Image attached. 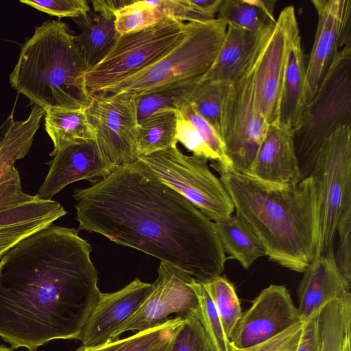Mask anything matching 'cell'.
I'll return each instance as SVG.
<instances>
[{"mask_svg": "<svg viewBox=\"0 0 351 351\" xmlns=\"http://www.w3.org/2000/svg\"><path fill=\"white\" fill-rule=\"evenodd\" d=\"M91 182L73 193L78 231L141 251L199 282L223 271L226 257L213 221L141 160Z\"/></svg>", "mask_w": 351, "mask_h": 351, "instance_id": "6da1fadb", "label": "cell"}, {"mask_svg": "<svg viewBox=\"0 0 351 351\" xmlns=\"http://www.w3.org/2000/svg\"><path fill=\"white\" fill-rule=\"evenodd\" d=\"M91 246L56 225L25 239L0 260V337L12 348L80 339L100 294Z\"/></svg>", "mask_w": 351, "mask_h": 351, "instance_id": "7a4b0ae2", "label": "cell"}, {"mask_svg": "<svg viewBox=\"0 0 351 351\" xmlns=\"http://www.w3.org/2000/svg\"><path fill=\"white\" fill-rule=\"evenodd\" d=\"M219 173L236 215L260 239L266 256L303 273L316 251V194L311 176L296 184L278 186L234 171Z\"/></svg>", "mask_w": 351, "mask_h": 351, "instance_id": "3957f363", "label": "cell"}, {"mask_svg": "<svg viewBox=\"0 0 351 351\" xmlns=\"http://www.w3.org/2000/svg\"><path fill=\"white\" fill-rule=\"evenodd\" d=\"M86 71L68 25L48 20L36 26L22 46L10 83L45 111L86 108L93 97L86 87Z\"/></svg>", "mask_w": 351, "mask_h": 351, "instance_id": "277c9868", "label": "cell"}, {"mask_svg": "<svg viewBox=\"0 0 351 351\" xmlns=\"http://www.w3.org/2000/svg\"><path fill=\"white\" fill-rule=\"evenodd\" d=\"M181 42L158 61L96 93L138 98L171 87L199 81L214 62L227 23L217 18L187 22Z\"/></svg>", "mask_w": 351, "mask_h": 351, "instance_id": "5b68a950", "label": "cell"}, {"mask_svg": "<svg viewBox=\"0 0 351 351\" xmlns=\"http://www.w3.org/2000/svg\"><path fill=\"white\" fill-rule=\"evenodd\" d=\"M351 125V45L343 48L293 130L304 178L313 169L323 145L339 128Z\"/></svg>", "mask_w": 351, "mask_h": 351, "instance_id": "8992f818", "label": "cell"}, {"mask_svg": "<svg viewBox=\"0 0 351 351\" xmlns=\"http://www.w3.org/2000/svg\"><path fill=\"white\" fill-rule=\"evenodd\" d=\"M316 194L315 256L335 254V237L344 210L351 205V125L332 133L319 150L313 171Z\"/></svg>", "mask_w": 351, "mask_h": 351, "instance_id": "52a82bcc", "label": "cell"}, {"mask_svg": "<svg viewBox=\"0 0 351 351\" xmlns=\"http://www.w3.org/2000/svg\"><path fill=\"white\" fill-rule=\"evenodd\" d=\"M186 23L165 17L154 25L119 36L108 53L86 71V84L93 95L152 65L183 39Z\"/></svg>", "mask_w": 351, "mask_h": 351, "instance_id": "ba28073f", "label": "cell"}, {"mask_svg": "<svg viewBox=\"0 0 351 351\" xmlns=\"http://www.w3.org/2000/svg\"><path fill=\"white\" fill-rule=\"evenodd\" d=\"M138 159L213 222L228 218L234 211L228 192L210 170L207 159L185 155L177 146Z\"/></svg>", "mask_w": 351, "mask_h": 351, "instance_id": "9c48e42d", "label": "cell"}, {"mask_svg": "<svg viewBox=\"0 0 351 351\" xmlns=\"http://www.w3.org/2000/svg\"><path fill=\"white\" fill-rule=\"evenodd\" d=\"M253 66L254 63L241 79L232 84L225 104L221 133L233 171L245 175L269 128L256 101Z\"/></svg>", "mask_w": 351, "mask_h": 351, "instance_id": "30bf717a", "label": "cell"}, {"mask_svg": "<svg viewBox=\"0 0 351 351\" xmlns=\"http://www.w3.org/2000/svg\"><path fill=\"white\" fill-rule=\"evenodd\" d=\"M86 111L100 149L114 167L138 159L137 98L95 94Z\"/></svg>", "mask_w": 351, "mask_h": 351, "instance_id": "8fae6325", "label": "cell"}, {"mask_svg": "<svg viewBox=\"0 0 351 351\" xmlns=\"http://www.w3.org/2000/svg\"><path fill=\"white\" fill-rule=\"evenodd\" d=\"M193 278L181 269L160 262L158 277L151 291L137 311L112 335L115 340L127 331H143L161 325L173 314L184 317L195 314L197 295L190 286Z\"/></svg>", "mask_w": 351, "mask_h": 351, "instance_id": "7c38bea8", "label": "cell"}, {"mask_svg": "<svg viewBox=\"0 0 351 351\" xmlns=\"http://www.w3.org/2000/svg\"><path fill=\"white\" fill-rule=\"evenodd\" d=\"M298 29L294 7L280 12L263 41L254 62L256 101L269 125L277 124L281 85L287 51L294 32Z\"/></svg>", "mask_w": 351, "mask_h": 351, "instance_id": "4fadbf2b", "label": "cell"}, {"mask_svg": "<svg viewBox=\"0 0 351 351\" xmlns=\"http://www.w3.org/2000/svg\"><path fill=\"white\" fill-rule=\"evenodd\" d=\"M311 2L318 20L314 43L306 66V104L317 93L339 51L351 45V0Z\"/></svg>", "mask_w": 351, "mask_h": 351, "instance_id": "5bb4252c", "label": "cell"}, {"mask_svg": "<svg viewBox=\"0 0 351 351\" xmlns=\"http://www.w3.org/2000/svg\"><path fill=\"white\" fill-rule=\"evenodd\" d=\"M302 322L285 286L270 285L242 314L228 341L231 348L242 350L267 340Z\"/></svg>", "mask_w": 351, "mask_h": 351, "instance_id": "9a60e30c", "label": "cell"}, {"mask_svg": "<svg viewBox=\"0 0 351 351\" xmlns=\"http://www.w3.org/2000/svg\"><path fill=\"white\" fill-rule=\"evenodd\" d=\"M152 284L136 278L112 293H100L81 334L82 346L95 347L110 341L112 335L141 306Z\"/></svg>", "mask_w": 351, "mask_h": 351, "instance_id": "2e32d148", "label": "cell"}, {"mask_svg": "<svg viewBox=\"0 0 351 351\" xmlns=\"http://www.w3.org/2000/svg\"><path fill=\"white\" fill-rule=\"evenodd\" d=\"M48 173L36 197L51 198L67 185L82 180L91 182L108 176L114 166L104 156L96 141L69 146L47 163Z\"/></svg>", "mask_w": 351, "mask_h": 351, "instance_id": "e0dca14e", "label": "cell"}, {"mask_svg": "<svg viewBox=\"0 0 351 351\" xmlns=\"http://www.w3.org/2000/svg\"><path fill=\"white\" fill-rule=\"evenodd\" d=\"M44 114L45 110L34 104L25 120L14 121L0 145V209L36 197L23 191L14 164L27 154Z\"/></svg>", "mask_w": 351, "mask_h": 351, "instance_id": "ac0fdd59", "label": "cell"}, {"mask_svg": "<svg viewBox=\"0 0 351 351\" xmlns=\"http://www.w3.org/2000/svg\"><path fill=\"white\" fill-rule=\"evenodd\" d=\"M247 176L272 185L301 182L304 178L296 156L293 130L278 124L269 125Z\"/></svg>", "mask_w": 351, "mask_h": 351, "instance_id": "d6986e66", "label": "cell"}, {"mask_svg": "<svg viewBox=\"0 0 351 351\" xmlns=\"http://www.w3.org/2000/svg\"><path fill=\"white\" fill-rule=\"evenodd\" d=\"M297 292L302 322L317 313L327 303L350 293V283L340 271L335 254L314 257L306 267Z\"/></svg>", "mask_w": 351, "mask_h": 351, "instance_id": "ffe728a7", "label": "cell"}, {"mask_svg": "<svg viewBox=\"0 0 351 351\" xmlns=\"http://www.w3.org/2000/svg\"><path fill=\"white\" fill-rule=\"evenodd\" d=\"M66 213L60 203L36 197L0 209V260L17 244L50 226Z\"/></svg>", "mask_w": 351, "mask_h": 351, "instance_id": "44dd1931", "label": "cell"}, {"mask_svg": "<svg viewBox=\"0 0 351 351\" xmlns=\"http://www.w3.org/2000/svg\"><path fill=\"white\" fill-rule=\"evenodd\" d=\"M270 31L256 33L235 24H227L218 54L199 81H222L232 84L239 81L253 64Z\"/></svg>", "mask_w": 351, "mask_h": 351, "instance_id": "7402d4cb", "label": "cell"}, {"mask_svg": "<svg viewBox=\"0 0 351 351\" xmlns=\"http://www.w3.org/2000/svg\"><path fill=\"white\" fill-rule=\"evenodd\" d=\"M304 54L299 28L290 40L281 85L277 124L294 130L306 107Z\"/></svg>", "mask_w": 351, "mask_h": 351, "instance_id": "603a6c76", "label": "cell"}, {"mask_svg": "<svg viewBox=\"0 0 351 351\" xmlns=\"http://www.w3.org/2000/svg\"><path fill=\"white\" fill-rule=\"evenodd\" d=\"M45 128L53 145L50 154L73 145L86 143L96 138V132L89 121L86 108H56L45 111Z\"/></svg>", "mask_w": 351, "mask_h": 351, "instance_id": "cb8c5ba5", "label": "cell"}, {"mask_svg": "<svg viewBox=\"0 0 351 351\" xmlns=\"http://www.w3.org/2000/svg\"><path fill=\"white\" fill-rule=\"evenodd\" d=\"M214 228L227 259H234L248 269L255 261L266 256L260 239L250 226L237 215L214 221Z\"/></svg>", "mask_w": 351, "mask_h": 351, "instance_id": "d4e9b609", "label": "cell"}, {"mask_svg": "<svg viewBox=\"0 0 351 351\" xmlns=\"http://www.w3.org/2000/svg\"><path fill=\"white\" fill-rule=\"evenodd\" d=\"M73 21L82 29L75 41L88 71L105 57L118 38L114 20L90 10Z\"/></svg>", "mask_w": 351, "mask_h": 351, "instance_id": "484cf974", "label": "cell"}, {"mask_svg": "<svg viewBox=\"0 0 351 351\" xmlns=\"http://www.w3.org/2000/svg\"><path fill=\"white\" fill-rule=\"evenodd\" d=\"M275 4L276 1L270 0H223L217 18L227 24H235L256 33H265L276 23Z\"/></svg>", "mask_w": 351, "mask_h": 351, "instance_id": "4316f807", "label": "cell"}, {"mask_svg": "<svg viewBox=\"0 0 351 351\" xmlns=\"http://www.w3.org/2000/svg\"><path fill=\"white\" fill-rule=\"evenodd\" d=\"M319 351H342L351 329V294L324 305L317 315Z\"/></svg>", "mask_w": 351, "mask_h": 351, "instance_id": "83f0119b", "label": "cell"}, {"mask_svg": "<svg viewBox=\"0 0 351 351\" xmlns=\"http://www.w3.org/2000/svg\"><path fill=\"white\" fill-rule=\"evenodd\" d=\"M177 110H163L138 122L136 153L138 158L176 147Z\"/></svg>", "mask_w": 351, "mask_h": 351, "instance_id": "f1b7e54d", "label": "cell"}, {"mask_svg": "<svg viewBox=\"0 0 351 351\" xmlns=\"http://www.w3.org/2000/svg\"><path fill=\"white\" fill-rule=\"evenodd\" d=\"M182 319L181 316L172 317L161 325L124 339H117L92 348L81 346L77 351H163Z\"/></svg>", "mask_w": 351, "mask_h": 351, "instance_id": "f546056e", "label": "cell"}, {"mask_svg": "<svg viewBox=\"0 0 351 351\" xmlns=\"http://www.w3.org/2000/svg\"><path fill=\"white\" fill-rule=\"evenodd\" d=\"M232 84L222 81H199L191 99V103L221 137L225 104Z\"/></svg>", "mask_w": 351, "mask_h": 351, "instance_id": "4dcf8cb0", "label": "cell"}, {"mask_svg": "<svg viewBox=\"0 0 351 351\" xmlns=\"http://www.w3.org/2000/svg\"><path fill=\"white\" fill-rule=\"evenodd\" d=\"M204 283L228 339L243 314L234 287L226 278L221 276H217Z\"/></svg>", "mask_w": 351, "mask_h": 351, "instance_id": "1f68e13d", "label": "cell"}, {"mask_svg": "<svg viewBox=\"0 0 351 351\" xmlns=\"http://www.w3.org/2000/svg\"><path fill=\"white\" fill-rule=\"evenodd\" d=\"M199 81L146 94L137 98L138 122L163 110H179L191 102L193 90Z\"/></svg>", "mask_w": 351, "mask_h": 351, "instance_id": "d6a6232c", "label": "cell"}, {"mask_svg": "<svg viewBox=\"0 0 351 351\" xmlns=\"http://www.w3.org/2000/svg\"><path fill=\"white\" fill-rule=\"evenodd\" d=\"M190 286L198 300L195 315L200 321L217 351H230L231 346L226 335L219 314L204 282L193 279Z\"/></svg>", "mask_w": 351, "mask_h": 351, "instance_id": "836d02e7", "label": "cell"}, {"mask_svg": "<svg viewBox=\"0 0 351 351\" xmlns=\"http://www.w3.org/2000/svg\"><path fill=\"white\" fill-rule=\"evenodd\" d=\"M156 1H135L114 13L119 36L146 29L165 18L156 7Z\"/></svg>", "mask_w": 351, "mask_h": 351, "instance_id": "e575fe53", "label": "cell"}, {"mask_svg": "<svg viewBox=\"0 0 351 351\" xmlns=\"http://www.w3.org/2000/svg\"><path fill=\"white\" fill-rule=\"evenodd\" d=\"M167 351H217L195 314L184 316L169 343Z\"/></svg>", "mask_w": 351, "mask_h": 351, "instance_id": "d590c367", "label": "cell"}, {"mask_svg": "<svg viewBox=\"0 0 351 351\" xmlns=\"http://www.w3.org/2000/svg\"><path fill=\"white\" fill-rule=\"evenodd\" d=\"M179 111L194 125L204 142L214 153L217 162H213L211 166L218 172L233 171L232 164L228 159L224 143L217 130L197 111L191 102L185 104Z\"/></svg>", "mask_w": 351, "mask_h": 351, "instance_id": "8d00e7d4", "label": "cell"}, {"mask_svg": "<svg viewBox=\"0 0 351 351\" xmlns=\"http://www.w3.org/2000/svg\"><path fill=\"white\" fill-rule=\"evenodd\" d=\"M176 138L193 155L217 162V158L194 125L177 110Z\"/></svg>", "mask_w": 351, "mask_h": 351, "instance_id": "74e56055", "label": "cell"}, {"mask_svg": "<svg viewBox=\"0 0 351 351\" xmlns=\"http://www.w3.org/2000/svg\"><path fill=\"white\" fill-rule=\"evenodd\" d=\"M20 2L59 19H76L90 10L85 0H21Z\"/></svg>", "mask_w": 351, "mask_h": 351, "instance_id": "f35d334b", "label": "cell"}, {"mask_svg": "<svg viewBox=\"0 0 351 351\" xmlns=\"http://www.w3.org/2000/svg\"><path fill=\"white\" fill-rule=\"evenodd\" d=\"M337 232L339 241L335 259L341 274L351 283V205L342 213Z\"/></svg>", "mask_w": 351, "mask_h": 351, "instance_id": "ab89813d", "label": "cell"}, {"mask_svg": "<svg viewBox=\"0 0 351 351\" xmlns=\"http://www.w3.org/2000/svg\"><path fill=\"white\" fill-rule=\"evenodd\" d=\"M302 326L303 322H298L265 341L242 350L231 348L230 351H295Z\"/></svg>", "mask_w": 351, "mask_h": 351, "instance_id": "60d3db41", "label": "cell"}, {"mask_svg": "<svg viewBox=\"0 0 351 351\" xmlns=\"http://www.w3.org/2000/svg\"><path fill=\"white\" fill-rule=\"evenodd\" d=\"M317 313L303 322L301 336L295 351H319Z\"/></svg>", "mask_w": 351, "mask_h": 351, "instance_id": "b9f144b4", "label": "cell"}, {"mask_svg": "<svg viewBox=\"0 0 351 351\" xmlns=\"http://www.w3.org/2000/svg\"><path fill=\"white\" fill-rule=\"evenodd\" d=\"M135 0H94L91 1L95 13L108 19H115L114 13L132 4Z\"/></svg>", "mask_w": 351, "mask_h": 351, "instance_id": "7bdbcfd3", "label": "cell"}, {"mask_svg": "<svg viewBox=\"0 0 351 351\" xmlns=\"http://www.w3.org/2000/svg\"><path fill=\"white\" fill-rule=\"evenodd\" d=\"M14 122L13 112H12L5 121L0 124V145L8 133L12 124Z\"/></svg>", "mask_w": 351, "mask_h": 351, "instance_id": "ee69618b", "label": "cell"}, {"mask_svg": "<svg viewBox=\"0 0 351 351\" xmlns=\"http://www.w3.org/2000/svg\"><path fill=\"white\" fill-rule=\"evenodd\" d=\"M351 333L348 335L343 343L342 351H351Z\"/></svg>", "mask_w": 351, "mask_h": 351, "instance_id": "f6af8a7d", "label": "cell"}, {"mask_svg": "<svg viewBox=\"0 0 351 351\" xmlns=\"http://www.w3.org/2000/svg\"><path fill=\"white\" fill-rule=\"evenodd\" d=\"M0 351H12L11 349L0 345Z\"/></svg>", "mask_w": 351, "mask_h": 351, "instance_id": "bcb514c9", "label": "cell"}, {"mask_svg": "<svg viewBox=\"0 0 351 351\" xmlns=\"http://www.w3.org/2000/svg\"><path fill=\"white\" fill-rule=\"evenodd\" d=\"M168 346H169V345H168ZM167 349H168V346H167V348L165 350H164L163 351H167Z\"/></svg>", "mask_w": 351, "mask_h": 351, "instance_id": "7dc6e473", "label": "cell"}]
</instances>
